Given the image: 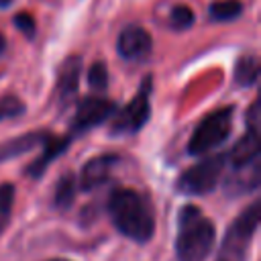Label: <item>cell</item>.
<instances>
[{
  "instance_id": "obj_2",
  "label": "cell",
  "mask_w": 261,
  "mask_h": 261,
  "mask_svg": "<svg viewBox=\"0 0 261 261\" xmlns=\"http://www.w3.org/2000/svg\"><path fill=\"white\" fill-rule=\"evenodd\" d=\"M214 222L196 206H184L177 216L175 255L177 261H206L214 245Z\"/></svg>"
},
{
  "instance_id": "obj_15",
  "label": "cell",
  "mask_w": 261,
  "mask_h": 261,
  "mask_svg": "<svg viewBox=\"0 0 261 261\" xmlns=\"http://www.w3.org/2000/svg\"><path fill=\"white\" fill-rule=\"evenodd\" d=\"M75 175L73 173H63L55 186V192H53V204L57 210H67L75 198Z\"/></svg>"
},
{
  "instance_id": "obj_9",
  "label": "cell",
  "mask_w": 261,
  "mask_h": 261,
  "mask_svg": "<svg viewBox=\"0 0 261 261\" xmlns=\"http://www.w3.org/2000/svg\"><path fill=\"white\" fill-rule=\"evenodd\" d=\"M118 157L112 155V153H104V155H98V157H92L84 169H82V175H80V188L84 192H92L96 190L98 186H102L108 177H110V171L112 167L116 165Z\"/></svg>"
},
{
  "instance_id": "obj_13",
  "label": "cell",
  "mask_w": 261,
  "mask_h": 261,
  "mask_svg": "<svg viewBox=\"0 0 261 261\" xmlns=\"http://www.w3.org/2000/svg\"><path fill=\"white\" fill-rule=\"evenodd\" d=\"M69 141H71V137H53V135H49L47 137V141L43 143V147H45V151H43V155L27 169V173L29 175H33V177H39V175H43V171H45V167H47V163L49 161H53L55 157H59L63 151H67V145H69Z\"/></svg>"
},
{
  "instance_id": "obj_14",
  "label": "cell",
  "mask_w": 261,
  "mask_h": 261,
  "mask_svg": "<svg viewBox=\"0 0 261 261\" xmlns=\"http://www.w3.org/2000/svg\"><path fill=\"white\" fill-rule=\"evenodd\" d=\"M259 80V59L255 55H241L234 63V82L241 88H251Z\"/></svg>"
},
{
  "instance_id": "obj_25",
  "label": "cell",
  "mask_w": 261,
  "mask_h": 261,
  "mask_svg": "<svg viewBox=\"0 0 261 261\" xmlns=\"http://www.w3.org/2000/svg\"><path fill=\"white\" fill-rule=\"evenodd\" d=\"M218 261H224V259H218Z\"/></svg>"
},
{
  "instance_id": "obj_1",
  "label": "cell",
  "mask_w": 261,
  "mask_h": 261,
  "mask_svg": "<svg viewBox=\"0 0 261 261\" xmlns=\"http://www.w3.org/2000/svg\"><path fill=\"white\" fill-rule=\"evenodd\" d=\"M108 214L116 230L135 243H147L155 232V216L149 200L130 188H116L108 198Z\"/></svg>"
},
{
  "instance_id": "obj_7",
  "label": "cell",
  "mask_w": 261,
  "mask_h": 261,
  "mask_svg": "<svg viewBox=\"0 0 261 261\" xmlns=\"http://www.w3.org/2000/svg\"><path fill=\"white\" fill-rule=\"evenodd\" d=\"M114 112H116V104L112 100H106L100 96L82 98L75 108L73 120H71V133L73 135L86 133V130L102 124L104 120H108Z\"/></svg>"
},
{
  "instance_id": "obj_10",
  "label": "cell",
  "mask_w": 261,
  "mask_h": 261,
  "mask_svg": "<svg viewBox=\"0 0 261 261\" xmlns=\"http://www.w3.org/2000/svg\"><path fill=\"white\" fill-rule=\"evenodd\" d=\"M82 57L80 55H69L57 73V98L61 104H67L80 88V75H82Z\"/></svg>"
},
{
  "instance_id": "obj_3",
  "label": "cell",
  "mask_w": 261,
  "mask_h": 261,
  "mask_svg": "<svg viewBox=\"0 0 261 261\" xmlns=\"http://www.w3.org/2000/svg\"><path fill=\"white\" fill-rule=\"evenodd\" d=\"M232 106H224L218 110L208 112L194 128L190 143H188V153L190 155H202L208 153L212 149H216L218 145H222L232 128Z\"/></svg>"
},
{
  "instance_id": "obj_20",
  "label": "cell",
  "mask_w": 261,
  "mask_h": 261,
  "mask_svg": "<svg viewBox=\"0 0 261 261\" xmlns=\"http://www.w3.org/2000/svg\"><path fill=\"white\" fill-rule=\"evenodd\" d=\"M22 112H24V104H22L18 98H14V96L0 98V120L20 116Z\"/></svg>"
},
{
  "instance_id": "obj_22",
  "label": "cell",
  "mask_w": 261,
  "mask_h": 261,
  "mask_svg": "<svg viewBox=\"0 0 261 261\" xmlns=\"http://www.w3.org/2000/svg\"><path fill=\"white\" fill-rule=\"evenodd\" d=\"M4 51H6V37L0 33V55H2Z\"/></svg>"
},
{
  "instance_id": "obj_6",
  "label": "cell",
  "mask_w": 261,
  "mask_h": 261,
  "mask_svg": "<svg viewBox=\"0 0 261 261\" xmlns=\"http://www.w3.org/2000/svg\"><path fill=\"white\" fill-rule=\"evenodd\" d=\"M151 88H153V77L147 75L135 94V98L118 112V116L112 122V133H139L145 122L149 120L151 114Z\"/></svg>"
},
{
  "instance_id": "obj_16",
  "label": "cell",
  "mask_w": 261,
  "mask_h": 261,
  "mask_svg": "<svg viewBox=\"0 0 261 261\" xmlns=\"http://www.w3.org/2000/svg\"><path fill=\"white\" fill-rule=\"evenodd\" d=\"M243 14L241 0H216L208 6V16L214 22H228Z\"/></svg>"
},
{
  "instance_id": "obj_23",
  "label": "cell",
  "mask_w": 261,
  "mask_h": 261,
  "mask_svg": "<svg viewBox=\"0 0 261 261\" xmlns=\"http://www.w3.org/2000/svg\"><path fill=\"white\" fill-rule=\"evenodd\" d=\"M12 2H14V0H0V8L4 10V8H8V6L12 4Z\"/></svg>"
},
{
  "instance_id": "obj_21",
  "label": "cell",
  "mask_w": 261,
  "mask_h": 261,
  "mask_svg": "<svg viewBox=\"0 0 261 261\" xmlns=\"http://www.w3.org/2000/svg\"><path fill=\"white\" fill-rule=\"evenodd\" d=\"M14 27L27 37V39H33L35 37V18L29 14V12H16L14 18H12Z\"/></svg>"
},
{
  "instance_id": "obj_17",
  "label": "cell",
  "mask_w": 261,
  "mask_h": 261,
  "mask_svg": "<svg viewBox=\"0 0 261 261\" xmlns=\"http://www.w3.org/2000/svg\"><path fill=\"white\" fill-rule=\"evenodd\" d=\"M194 20H196V16H194L192 8H188L186 4H177L169 12V27L175 31H188L194 24Z\"/></svg>"
},
{
  "instance_id": "obj_19",
  "label": "cell",
  "mask_w": 261,
  "mask_h": 261,
  "mask_svg": "<svg viewBox=\"0 0 261 261\" xmlns=\"http://www.w3.org/2000/svg\"><path fill=\"white\" fill-rule=\"evenodd\" d=\"M88 84L94 92H104L108 88V69H106L104 61L92 63V67L88 71Z\"/></svg>"
},
{
  "instance_id": "obj_12",
  "label": "cell",
  "mask_w": 261,
  "mask_h": 261,
  "mask_svg": "<svg viewBox=\"0 0 261 261\" xmlns=\"http://www.w3.org/2000/svg\"><path fill=\"white\" fill-rule=\"evenodd\" d=\"M259 167H261L259 163H253V165H247V167L232 169V173L224 181V192L228 196H241V194L257 190L259 179H261V169Z\"/></svg>"
},
{
  "instance_id": "obj_5",
  "label": "cell",
  "mask_w": 261,
  "mask_h": 261,
  "mask_svg": "<svg viewBox=\"0 0 261 261\" xmlns=\"http://www.w3.org/2000/svg\"><path fill=\"white\" fill-rule=\"evenodd\" d=\"M259 224V202L255 200L251 206H247L230 224V228L224 234L222 247H220V259L224 261H245L247 249L251 245V239Z\"/></svg>"
},
{
  "instance_id": "obj_11",
  "label": "cell",
  "mask_w": 261,
  "mask_h": 261,
  "mask_svg": "<svg viewBox=\"0 0 261 261\" xmlns=\"http://www.w3.org/2000/svg\"><path fill=\"white\" fill-rule=\"evenodd\" d=\"M47 137H49L47 130H33V133H27V135H20V137L0 143V163L8 161V159H16V157L33 151L35 147L43 145L47 141Z\"/></svg>"
},
{
  "instance_id": "obj_24",
  "label": "cell",
  "mask_w": 261,
  "mask_h": 261,
  "mask_svg": "<svg viewBox=\"0 0 261 261\" xmlns=\"http://www.w3.org/2000/svg\"><path fill=\"white\" fill-rule=\"evenodd\" d=\"M51 261H65V259H51Z\"/></svg>"
},
{
  "instance_id": "obj_8",
  "label": "cell",
  "mask_w": 261,
  "mask_h": 261,
  "mask_svg": "<svg viewBox=\"0 0 261 261\" xmlns=\"http://www.w3.org/2000/svg\"><path fill=\"white\" fill-rule=\"evenodd\" d=\"M153 39L139 24H126L116 39V51L124 61H145L151 55Z\"/></svg>"
},
{
  "instance_id": "obj_4",
  "label": "cell",
  "mask_w": 261,
  "mask_h": 261,
  "mask_svg": "<svg viewBox=\"0 0 261 261\" xmlns=\"http://www.w3.org/2000/svg\"><path fill=\"white\" fill-rule=\"evenodd\" d=\"M226 167V153H216L200 163L188 167L179 177L175 188L186 196H204L212 192Z\"/></svg>"
},
{
  "instance_id": "obj_18",
  "label": "cell",
  "mask_w": 261,
  "mask_h": 261,
  "mask_svg": "<svg viewBox=\"0 0 261 261\" xmlns=\"http://www.w3.org/2000/svg\"><path fill=\"white\" fill-rule=\"evenodd\" d=\"M14 202V186L12 184H2L0 186V232L10 220V210Z\"/></svg>"
}]
</instances>
